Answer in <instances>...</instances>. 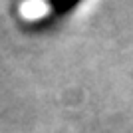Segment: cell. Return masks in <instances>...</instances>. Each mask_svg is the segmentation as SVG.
<instances>
[{
	"mask_svg": "<svg viewBox=\"0 0 133 133\" xmlns=\"http://www.w3.org/2000/svg\"><path fill=\"white\" fill-rule=\"evenodd\" d=\"M82 0H50V6L56 14H68L72 12Z\"/></svg>",
	"mask_w": 133,
	"mask_h": 133,
	"instance_id": "1",
	"label": "cell"
}]
</instances>
